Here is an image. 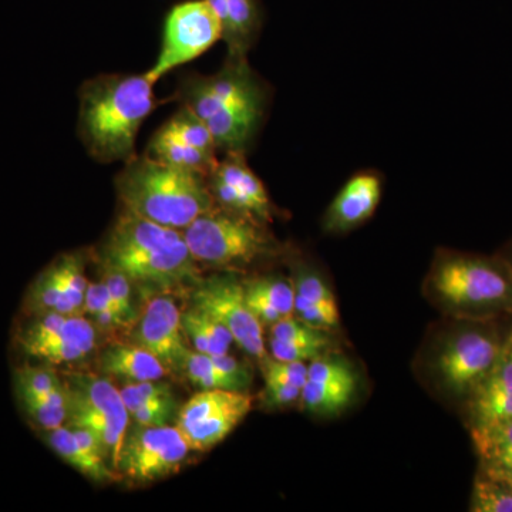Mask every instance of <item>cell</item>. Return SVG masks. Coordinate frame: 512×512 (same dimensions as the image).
Returning a JSON list of instances; mask_svg holds the SVG:
<instances>
[{
  "instance_id": "obj_42",
  "label": "cell",
  "mask_w": 512,
  "mask_h": 512,
  "mask_svg": "<svg viewBox=\"0 0 512 512\" xmlns=\"http://www.w3.org/2000/svg\"><path fill=\"white\" fill-rule=\"evenodd\" d=\"M245 301H247L248 308L251 309V312L254 313L255 318L259 320L262 326L271 328L276 322L284 318L278 309L256 293L245 291Z\"/></svg>"
},
{
  "instance_id": "obj_10",
  "label": "cell",
  "mask_w": 512,
  "mask_h": 512,
  "mask_svg": "<svg viewBox=\"0 0 512 512\" xmlns=\"http://www.w3.org/2000/svg\"><path fill=\"white\" fill-rule=\"evenodd\" d=\"M177 426H128L121 447L117 473L133 483L147 484L177 473L190 454Z\"/></svg>"
},
{
  "instance_id": "obj_19",
  "label": "cell",
  "mask_w": 512,
  "mask_h": 512,
  "mask_svg": "<svg viewBox=\"0 0 512 512\" xmlns=\"http://www.w3.org/2000/svg\"><path fill=\"white\" fill-rule=\"evenodd\" d=\"M40 436L64 463L69 464L94 483L107 484L121 480L120 474L116 473L104 458L93 456L80 446L67 424L59 429L42 431Z\"/></svg>"
},
{
  "instance_id": "obj_46",
  "label": "cell",
  "mask_w": 512,
  "mask_h": 512,
  "mask_svg": "<svg viewBox=\"0 0 512 512\" xmlns=\"http://www.w3.org/2000/svg\"><path fill=\"white\" fill-rule=\"evenodd\" d=\"M508 349H510L511 355H512V330L510 333V338H508Z\"/></svg>"
},
{
  "instance_id": "obj_8",
  "label": "cell",
  "mask_w": 512,
  "mask_h": 512,
  "mask_svg": "<svg viewBox=\"0 0 512 512\" xmlns=\"http://www.w3.org/2000/svg\"><path fill=\"white\" fill-rule=\"evenodd\" d=\"M175 99L197 116L215 110H254L266 113L268 87L248 59L227 57L220 72L211 76L187 74L178 83Z\"/></svg>"
},
{
  "instance_id": "obj_17",
  "label": "cell",
  "mask_w": 512,
  "mask_h": 512,
  "mask_svg": "<svg viewBox=\"0 0 512 512\" xmlns=\"http://www.w3.org/2000/svg\"><path fill=\"white\" fill-rule=\"evenodd\" d=\"M221 22L222 40L232 59H248L261 35L264 9L259 0H208Z\"/></svg>"
},
{
  "instance_id": "obj_15",
  "label": "cell",
  "mask_w": 512,
  "mask_h": 512,
  "mask_svg": "<svg viewBox=\"0 0 512 512\" xmlns=\"http://www.w3.org/2000/svg\"><path fill=\"white\" fill-rule=\"evenodd\" d=\"M383 194L382 175L365 170L346 181L322 217L325 234L345 235L366 224L376 214Z\"/></svg>"
},
{
  "instance_id": "obj_6",
  "label": "cell",
  "mask_w": 512,
  "mask_h": 512,
  "mask_svg": "<svg viewBox=\"0 0 512 512\" xmlns=\"http://www.w3.org/2000/svg\"><path fill=\"white\" fill-rule=\"evenodd\" d=\"M183 235L198 264L229 271L282 254V245L266 224L217 205L184 228Z\"/></svg>"
},
{
  "instance_id": "obj_44",
  "label": "cell",
  "mask_w": 512,
  "mask_h": 512,
  "mask_svg": "<svg viewBox=\"0 0 512 512\" xmlns=\"http://www.w3.org/2000/svg\"><path fill=\"white\" fill-rule=\"evenodd\" d=\"M501 259L505 262V265L510 268L512 272V237L505 242L504 245H501V248L495 252Z\"/></svg>"
},
{
  "instance_id": "obj_3",
  "label": "cell",
  "mask_w": 512,
  "mask_h": 512,
  "mask_svg": "<svg viewBox=\"0 0 512 512\" xmlns=\"http://www.w3.org/2000/svg\"><path fill=\"white\" fill-rule=\"evenodd\" d=\"M424 292L447 318H512V272L497 254L439 249Z\"/></svg>"
},
{
  "instance_id": "obj_14",
  "label": "cell",
  "mask_w": 512,
  "mask_h": 512,
  "mask_svg": "<svg viewBox=\"0 0 512 512\" xmlns=\"http://www.w3.org/2000/svg\"><path fill=\"white\" fill-rule=\"evenodd\" d=\"M131 339L134 345L160 360L167 372L183 373L190 349L183 338L181 312L170 296L158 295L148 303Z\"/></svg>"
},
{
  "instance_id": "obj_38",
  "label": "cell",
  "mask_w": 512,
  "mask_h": 512,
  "mask_svg": "<svg viewBox=\"0 0 512 512\" xmlns=\"http://www.w3.org/2000/svg\"><path fill=\"white\" fill-rule=\"evenodd\" d=\"M301 393L302 387L265 380V387L261 393V404L266 410L288 409V407L299 404Z\"/></svg>"
},
{
  "instance_id": "obj_22",
  "label": "cell",
  "mask_w": 512,
  "mask_h": 512,
  "mask_svg": "<svg viewBox=\"0 0 512 512\" xmlns=\"http://www.w3.org/2000/svg\"><path fill=\"white\" fill-rule=\"evenodd\" d=\"M252 407V397L247 394L241 402L232 404L222 412L208 419L180 430L187 440L188 446L194 451H207L227 439L232 430L245 419Z\"/></svg>"
},
{
  "instance_id": "obj_2",
  "label": "cell",
  "mask_w": 512,
  "mask_h": 512,
  "mask_svg": "<svg viewBox=\"0 0 512 512\" xmlns=\"http://www.w3.org/2000/svg\"><path fill=\"white\" fill-rule=\"evenodd\" d=\"M147 74H100L80 89L79 136L100 163L127 161L156 107Z\"/></svg>"
},
{
  "instance_id": "obj_43",
  "label": "cell",
  "mask_w": 512,
  "mask_h": 512,
  "mask_svg": "<svg viewBox=\"0 0 512 512\" xmlns=\"http://www.w3.org/2000/svg\"><path fill=\"white\" fill-rule=\"evenodd\" d=\"M90 318H92L94 328L103 330V332H114V330L123 329L127 326L126 320L111 309L94 312L90 315Z\"/></svg>"
},
{
  "instance_id": "obj_28",
  "label": "cell",
  "mask_w": 512,
  "mask_h": 512,
  "mask_svg": "<svg viewBox=\"0 0 512 512\" xmlns=\"http://www.w3.org/2000/svg\"><path fill=\"white\" fill-rule=\"evenodd\" d=\"M183 373L192 384L201 387L202 390L225 389L242 392L234 380L229 379L224 372L218 369L210 355L197 352V350L195 352L188 350Z\"/></svg>"
},
{
  "instance_id": "obj_4",
  "label": "cell",
  "mask_w": 512,
  "mask_h": 512,
  "mask_svg": "<svg viewBox=\"0 0 512 512\" xmlns=\"http://www.w3.org/2000/svg\"><path fill=\"white\" fill-rule=\"evenodd\" d=\"M116 190L124 210L180 231L215 207L204 175L147 154L126 161Z\"/></svg>"
},
{
  "instance_id": "obj_5",
  "label": "cell",
  "mask_w": 512,
  "mask_h": 512,
  "mask_svg": "<svg viewBox=\"0 0 512 512\" xmlns=\"http://www.w3.org/2000/svg\"><path fill=\"white\" fill-rule=\"evenodd\" d=\"M511 329L512 318H448L427 360V373L437 393L463 409L478 384L500 359Z\"/></svg>"
},
{
  "instance_id": "obj_11",
  "label": "cell",
  "mask_w": 512,
  "mask_h": 512,
  "mask_svg": "<svg viewBox=\"0 0 512 512\" xmlns=\"http://www.w3.org/2000/svg\"><path fill=\"white\" fill-rule=\"evenodd\" d=\"M192 305L211 313L231 332L234 342L247 355L264 362L266 352L264 326L255 318L245 301L244 282L235 274L201 278L194 286Z\"/></svg>"
},
{
  "instance_id": "obj_18",
  "label": "cell",
  "mask_w": 512,
  "mask_h": 512,
  "mask_svg": "<svg viewBox=\"0 0 512 512\" xmlns=\"http://www.w3.org/2000/svg\"><path fill=\"white\" fill-rule=\"evenodd\" d=\"M99 369L103 375L128 383L161 380L168 373L160 360L134 343H111L101 352Z\"/></svg>"
},
{
  "instance_id": "obj_36",
  "label": "cell",
  "mask_w": 512,
  "mask_h": 512,
  "mask_svg": "<svg viewBox=\"0 0 512 512\" xmlns=\"http://www.w3.org/2000/svg\"><path fill=\"white\" fill-rule=\"evenodd\" d=\"M265 380L303 387L308 382V365L303 362H282L269 355L259 363Z\"/></svg>"
},
{
  "instance_id": "obj_1",
  "label": "cell",
  "mask_w": 512,
  "mask_h": 512,
  "mask_svg": "<svg viewBox=\"0 0 512 512\" xmlns=\"http://www.w3.org/2000/svg\"><path fill=\"white\" fill-rule=\"evenodd\" d=\"M99 256L103 268L127 276L131 285L143 291H171L194 286L201 279L183 231L124 208L104 239Z\"/></svg>"
},
{
  "instance_id": "obj_12",
  "label": "cell",
  "mask_w": 512,
  "mask_h": 512,
  "mask_svg": "<svg viewBox=\"0 0 512 512\" xmlns=\"http://www.w3.org/2000/svg\"><path fill=\"white\" fill-rule=\"evenodd\" d=\"M96 343L97 329L92 320L63 313L32 316L18 335L23 353L52 365L79 362L93 352Z\"/></svg>"
},
{
  "instance_id": "obj_37",
  "label": "cell",
  "mask_w": 512,
  "mask_h": 512,
  "mask_svg": "<svg viewBox=\"0 0 512 512\" xmlns=\"http://www.w3.org/2000/svg\"><path fill=\"white\" fill-rule=\"evenodd\" d=\"M178 403L175 396L165 397V399L157 400L148 406L141 407L130 414L134 423L148 427L170 426L173 421H177Z\"/></svg>"
},
{
  "instance_id": "obj_41",
  "label": "cell",
  "mask_w": 512,
  "mask_h": 512,
  "mask_svg": "<svg viewBox=\"0 0 512 512\" xmlns=\"http://www.w3.org/2000/svg\"><path fill=\"white\" fill-rule=\"evenodd\" d=\"M211 357L212 360H214L215 365L218 366V369H220L221 372H224L225 375L229 377V379L234 380L242 392H244L249 384H251L252 376L248 367L245 366L244 363L238 362L234 356L229 355V353H224V355Z\"/></svg>"
},
{
  "instance_id": "obj_25",
  "label": "cell",
  "mask_w": 512,
  "mask_h": 512,
  "mask_svg": "<svg viewBox=\"0 0 512 512\" xmlns=\"http://www.w3.org/2000/svg\"><path fill=\"white\" fill-rule=\"evenodd\" d=\"M62 285L67 315H82L87 281L84 275V256L80 252L64 254L53 261Z\"/></svg>"
},
{
  "instance_id": "obj_32",
  "label": "cell",
  "mask_w": 512,
  "mask_h": 512,
  "mask_svg": "<svg viewBox=\"0 0 512 512\" xmlns=\"http://www.w3.org/2000/svg\"><path fill=\"white\" fill-rule=\"evenodd\" d=\"M293 315L312 328L332 333L340 328L338 303L336 302H309L305 299L295 298Z\"/></svg>"
},
{
  "instance_id": "obj_16",
  "label": "cell",
  "mask_w": 512,
  "mask_h": 512,
  "mask_svg": "<svg viewBox=\"0 0 512 512\" xmlns=\"http://www.w3.org/2000/svg\"><path fill=\"white\" fill-rule=\"evenodd\" d=\"M461 414L468 430L512 420V355L508 340L500 359L478 384Z\"/></svg>"
},
{
  "instance_id": "obj_24",
  "label": "cell",
  "mask_w": 512,
  "mask_h": 512,
  "mask_svg": "<svg viewBox=\"0 0 512 512\" xmlns=\"http://www.w3.org/2000/svg\"><path fill=\"white\" fill-rule=\"evenodd\" d=\"M247 393L225 389H207L195 394L190 402L185 403L178 413L175 426L180 430L188 429L200 421L222 412L232 404L241 402Z\"/></svg>"
},
{
  "instance_id": "obj_39",
  "label": "cell",
  "mask_w": 512,
  "mask_h": 512,
  "mask_svg": "<svg viewBox=\"0 0 512 512\" xmlns=\"http://www.w3.org/2000/svg\"><path fill=\"white\" fill-rule=\"evenodd\" d=\"M268 348L271 356L282 362H312L316 357L329 353V350L318 348V346L288 343L272 336H269Z\"/></svg>"
},
{
  "instance_id": "obj_35",
  "label": "cell",
  "mask_w": 512,
  "mask_h": 512,
  "mask_svg": "<svg viewBox=\"0 0 512 512\" xmlns=\"http://www.w3.org/2000/svg\"><path fill=\"white\" fill-rule=\"evenodd\" d=\"M103 284L109 289L111 298L119 309L121 318L126 320L127 325L136 322L137 309L131 296V282L127 276L114 271V269L104 268Z\"/></svg>"
},
{
  "instance_id": "obj_13",
  "label": "cell",
  "mask_w": 512,
  "mask_h": 512,
  "mask_svg": "<svg viewBox=\"0 0 512 512\" xmlns=\"http://www.w3.org/2000/svg\"><path fill=\"white\" fill-rule=\"evenodd\" d=\"M208 190L217 207L271 224L275 205L261 178L247 163L245 153H227L207 175Z\"/></svg>"
},
{
  "instance_id": "obj_34",
  "label": "cell",
  "mask_w": 512,
  "mask_h": 512,
  "mask_svg": "<svg viewBox=\"0 0 512 512\" xmlns=\"http://www.w3.org/2000/svg\"><path fill=\"white\" fill-rule=\"evenodd\" d=\"M123 402L126 404L128 413L136 412L141 407L148 406L157 400L174 396L171 384L161 380H150V382L128 383L120 390Z\"/></svg>"
},
{
  "instance_id": "obj_40",
  "label": "cell",
  "mask_w": 512,
  "mask_h": 512,
  "mask_svg": "<svg viewBox=\"0 0 512 512\" xmlns=\"http://www.w3.org/2000/svg\"><path fill=\"white\" fill-rule=\"evenodd\" d=\"M103 309H111V311H116L120 315L116 303H114L113 298H111L109 289L106 288V285H104L103 282H100V284L87 285L86 295H84L82 316L83 313H89V315H92V313L103 311Z\"/></svg>"
},
{
  "instance_id": "obj_27",
  "label": "cell",
  "mask_w": 512,
  "mask_h": 512,
  "mask_svg": "<svg viewBox=\"0 0 512 512\" xmlns=\"http://www.w3.org/2000/svg\"><path fill=\"white\" fill-rule=\"evenodd\" d=\"M473 512H512V488L503 480L478 470L471 491L470 508Z\"/></svg>"
},
{
  "instance_id": "obj_31",
  "label": "cell",
  "mask_w": 512,
  "mask_h": 512,
  "mask_svg": "<svg viewBox=\"0 0 512 512\" xmlns=\"http://www.w3.org/2000/svg\"><path fill=\"white\" fill-rule=\"evenodd\" d=\"M271 336L288 343L318 346V348L326 350L332 349V338H330L329 332L312 328L296 318L295 315L286 316L271 326Z\"/></svg>"
},
{
  "instance_id": "obj_21",
  "label": "cell",
  "mask_w": 512,
  "mask_h": 512,
  "mask_svg": "<svg viewBox=\"0 0 512 512\" xmlns=\"http://www.w3.org/2000/svg\"><path fill=\"white\" fill-rule=\"evenodd\" d=\"M146 154L161 163L204 175L205 178L220 161L214 154L204 153V151L178 140L164 127L157 130V133L151 137Z\"/></svg>"
},
{
  "instance_id": "obj_9",
  "label": "cell",
  "mask_w": 512,
  "mask_h": 512,
  "mask_svg": "<svg viewBox=\"0 0 512 512\" xmlns=\"http://www.w3.org/2000/svg\"><path fill=\"white\" fill-rule=\"evenodd\" d=\"M221 39V22L208 0L177 3L165 16L163 45L146 72L148 79L156 84L165 74L204 55Z\"/></svg>"
},
{
  "instance_id": "obj_26",
  "label": "cell",
  "mask_w": 512,
  "mask_h": 512,
  "mask_svg": "<svg viewBox=\"0 0 512 512\" xmlns=\"http://www.w3.org/2000/svg\"><path fill=\"white\" fill-rule=\"evenodd\" d=\"M163 127L188 146L217 156L218 148L210 128L188 107L180 106L171 119L165 121Z\"/></svg>"
},
{
  "instance_id": "obj_33",
  "label": "cell",
  "mask_w": 512,
  "mask_h": 512,
  "mask_svg": "<svg viewBox=\"0 0 512 512\" xmlns=\"http://www.w3.org/2000/svg\"><path fill=\"white\" fill-rule=\"evenodd\" d=\"M308 380L313 382H353L357 379L355 367L348 359L333 353L316 357L308 365Z\"/></svg>"
},
{
  "instance_id": "obj_23",
  "label": "cell",
  "mask_w": 512,
  "mask_h": 512,
  "mask_svg": "<svg viewBox=\"0 0 512 512\" xmlns=\"http://www.w3.org/2000/svg\"><path fill=\"white\" fill-rule=\"evenodd\" d=\"M357 384L359 380L332 383L308 380L302 387L299 407L313 416H338L352 404Z\"/></svg>"
},
{
  "instance_id": "obj_20",
  "label": "cell",
  "mask_w": 512,
  "mask_h": 512,
  "mask_svg": "<svg viewBox=\"0 0 512 512\" xmlns=\"http://www.w3.org/2000/svg\"><path fill=\"white\" fill-rule=\"evenodd\" d=\"M470 431L478 470L493 477L512 473V420Z\"/></svg>"
},
{
  "instance_id": "obj_7",
  "label": "cell",
  "mask_w": 512,
  "mask_h": 512,
  "mask_svg": "<svg viewBox=\"0 0 512 512\" xmlns=\"http://www.w3.org/2000/svg\"><path fill=\"white\" fill-rule=\"evenodd\" d=\"M67 423L92 431L104 457L117 473L121 447L130 426V413L120 390L107 377L93 373H67Z\"/></svg>"
},
{
  "instance_id": "obj_45",
  "label": "cell",
  "mask_w": 512,
  "mask_h": 512,
  "mask_svg": "<svg viewBox=\"0 0 512 512\" xmlns=\"http://www.w3.org/2000/svg\"><path fill=\"white\" fill-rule=\"evenodd\" d=\"M491 477H493V476H491ZM495 478H497V477H495ZM498 480H503V481H505V483H507L508 485H510V487L512 488V473L507 474V476L500 477V478H498Z\"/></svg>"
},
{
  "instance_id": "obj_29",
  "label": "cell",
  "mask_w": 512,
  "mask_h": 512,
  "mask_svg": "<svg viewBox=\"0 0 512 512\" xmlns=\"http://www.w3.org/2000/svg\"><path fill=\"white\" fill-rule=\"evenodd\" d=\"M242 282H244L245 291L262 296L278 309L284 318L293 315L296 295L291 279H286L281 275H266Z\"/></svg>"
},
{
  "instance_id": "obj_30",
  "label": "cell",
  "mask_w": 512,
  "mask_h": 512,
  "mask_svg": "<svg viewBox=\"0 0 512 512\" xmlns=\"http://www.w3.org/2000/svg\"><path fill=\"white\" fill-rule=\"evenodd\" d=\"M291 266L296 298L309 302H336L335 293L318 268L296 258H293Z\"/></svg>"
}]
</instances>
